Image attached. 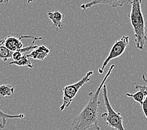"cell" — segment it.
I'll use <instances>...</instances> for the list:
<instances>
[{"mask_svg":"<svg viewBox=\"0 0 147 130\" xmlns=\"http://www.w3.org/2000/svg\"><path fill=\"white\" fill-rule=\"evenodd\" d=\"M115 67V65H111L96 91L89 93V99L88 103L81 112L73 119L69 130H88L93 128L97 130H101V128L98 124L99 106L101 104L99 100V96L103 85L111 76Z\"/></svg>","mask_w":147,"mask_h":130,"instance_id":"6da1fadb","label":"cell"},{"mask_svg":"<svg viewBox=\"0 0 147 130\" xmlns=\"http://www.w3.org/2000/svg\"><path fill=\"white\" fill-rule=\"evenodd\" d=\"M142 0H131V11L128 15L134 33V38L136 48L140 50L144 48L147 41L145 33V23L142 10Z\"/></svg>","mask_w":147,"mask_h":130,"instance_id":"7a4b0ae2","label":"cell"},{"mask_svg":"<svg viewBox=\"0 0 147 130\" xmlns=\"http://www.w3.org/2000/svg\"><path fill=\"white\" fill-rule=\"evenodd\" d=\"M102 93L103 99L107 111L102 113L101 115L102 119L106 123L109 127L116 130H125L123 124V117L120 113L116 112L111 105L108 96L107 86L105 84L102 86Z\"/></svg>","mask_w":147,"mask_h":130,"instance_id":"3957f363","label":"cell"},{"mask_svg":"<svg viewBox=\"0 0 147 130\" xmlns=\"http://www.w3.org/2000/svg\"><path fill=\"white\" fill-rule=\"evenodd\" d=\"M94 74L92 71H89L86 73V75L81 80L77 83H74L72 85L65 86L63 88V98L62 104L60 106V111H63L65 108L71 105L74 99L78 94L79 89L87 83H88L91 80V76Z\"/></svg>","mask_w":147,"mask_h":130,"instance_id":"277c9868","label":"cell"},{"mask_svg":"<svg viewBox=\"0 0 147 130\" xmlns=\"http://www.w3.org/2000/svg\"><path fill=\"white\" fill-rule=\"evenodd\" d=\"M129 37L128 35L123 36L121 38L116 40L114 45L112 46L108 56L103 62L101 68L98 69V71L100 74H102L104 73L106 66L109 64L110 61L119 57L124 53L126 48L129 45Z\"/></svg>","mask_w":147,"mask_h":130,"instance_id":"5b68a950","label":"cell"},{"mask_svg":"<svg viewBox=\"0 0 147 130\" xmlns=\"http://www.w3.org/2000/svg\"><path fill=\"white\" fill-rule=\"evenodd\" d=\"M23 38H33L42 39V37H35L33 36H21L20 38L15 36H7L5 38L0 40V45L4 46L10 51L14 52L23 48V44L22 42Z\"/></svg>","mask_w":147,"mask_h":130,"instance_id":"8992f818","label":"cell"},{"mask_svg":"<svg viewBox=\"0 0 147 130\" xmlns=\"http://www.w3.org/2000/svg\"><path fill=\"white\" fill-rule=\"evenodd\" d=\"M127 2L131 3V0H92L89 3L82 4L80 8L84 11L87 9L98 5H109L113 8H117L122 7Z\"/></svg>","mask_w":147,"mask_h":130,"instance_id":"52a82bcc","label":"cell"},{"mask_svg":"<svg viewBox=\"0 0 147 130\" xmlns=\"http://www.w3.org/2000/svg\"><path fill=\"white\" fill-rule=\"evenodd\" d=\"M49 53L50 49L48 48H47L44 45H41L33 49L30 53L26 55V56L28 58L44 61L45 58L48 56Z\"/></svg>","mask_w":147,"mask_h":130,"instance_id":"ba28073f","label":"cell"},{"mask_svg":"<svg viewBox=\"0 0 147 130\" xmlns=\"http://www.w3.org/2000/svg\"><path fill=\"white\" fill-rule=\"evenodd\" d=\"M47 15L53 23L52 28L53 29L58 30L63 28V19L64 15L61 12L55 10L54 12H49Z\"/></svg>","mask_w":147,"mask_h":130,"instance_id":"9c48e42d","label":"cell"},{"mask_svg":"<svg viewBox=\"0 0 147 130\" xmlns=\"http://www.w3.org/2000/svg\"><path fill=\"white\" fill-rule=\"evenodd\" d=\"M25 117V115L21 113V114L18 115H9L7 113H5L3 112L1 109H0V118L1 119V122L0 123V128L1 129H4L7 123V120L8 119H23Z\"/></svg>","mask_w":147,"mask_h":130,"instance_id":"30bf717a","label":"cell"},{"mask_svg":"<svg viewBox=\"0 0 147 130\" xmlns=\"http://www.w3.org/2000/svg\"><path fill=\"white\" fill-rule=\"evenodd\" d=\"M138 89L139 91L136 92L134 94H131V93H126L125 95L126 96H128V97L132 98L135 100V101L138 103L139 104L142 106L143 101H144V99L147 95V91L143 88H138Z\"/></svg>","mask_w":147,"mask_h":130,"instance_id":"8fae6325","label":"cell"},{"mask_svg":"<svg viewBox=\"0 0 147 130\" xmlns=\"http://www.w3.org/2000/svg\"><path fill=\"white\" fill-rule=\"evenodd\" d=\"M15 88L11 85L4 84L0 85V98L10 96L14 94Z\"/></svg>","mask_w":147,"mask_h":130,"instance_id":"7c38bea8","label":"cell"},{"mask_svg":"<svg viewBox=\"0 0 147 130\" xmlns=\"http://www.w3.org/2000/svg\"><path fill=\"white\" fill-rule=\"evenodd\" d=\"M10 65H16L18 66H27L29 68H33V65L26 55H24L18 61H13L9 63Z\"/></svg>","mask_w":147,"mask_h":130,"instance_id":"4fadbf2b","label":"cell"},{"mask_svg":"<svg viewBox=\"0 0 147 130\" xmlns=\"http://www.w3.org/2000/svg\"><path fill=\"white\" fill-rule=\"evenodd\" d=\"M13 52L10 51L4 46L0 45V60L6 62L8 59L11 58Z\"/></svg>","mask_w":147,"mask_h":130,"instance_id":"5bb4252c","label":"cell"},{"mask_svg":"<svg viewBox=\"0 0 147 130\" xmlns=\"http://www.w3.org/2000/svg\"><path fill=\"white\" fill-rule=\"evenodd\" d=\"M141 106L142 108L143 111V113H144V115L145 116V117L147 119V95L145 97L144 101H143Z\"/></svg>","mask_w":147,"mask_h":130,"instance_id":"9a60e30c","label":"cell"},{"mask_svg":"<svg viewBox=\"0 0 147 130\" xmlns=\"http://www.w3.org/2000/svg\"><path fill=\"white\" fill-rule=\"evenodd\" d=\"M142 79H143V81H144L146 83V85H137L135 83V88L136 89H138V88H143V89H145V90H146V91H147V79L146 78L145 76L144 75H142Z\"/></svg>","mask_w":147,"mask_h":130,"instance_id":"2e32d148","label":"cell"},{"mask_svg":"<svg viewBox=\"0 0 147 130\" xmlns=\"http://www.w3.org/2000/svg\"><path fill=\"white\" fill-rule=\"evenodd\" d=\"M11 0H0V3H8Z\"/></svg>","mask_w":147,"mask_h":130,"instance_id":"e0dca14e","label":"cell"}]
</instances>
